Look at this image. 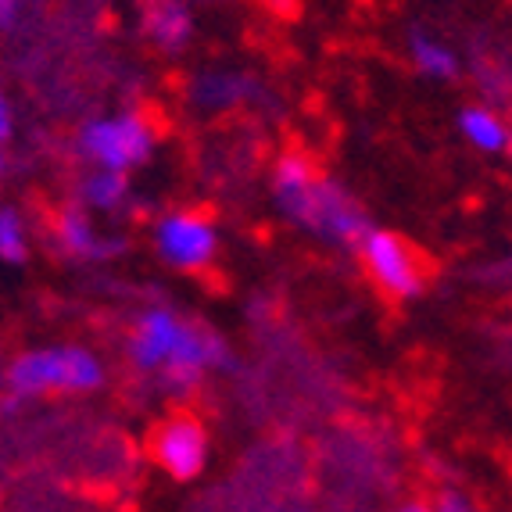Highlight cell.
Segmentation results:
<instances>
[{
  "label": "cell",
  "instance_id": "9c48e42d",
  "mask_svg": "<svg viewBox=\"0 0 512 512\" xmlns=\"http://www.w3.org/2000/svg\"><path fill=\"white\" fill-rule=\"evenodd\" d=\"M459 133L462 140L480 154H505L512 151V129L509 122L487 104H470L459 111Z\"/></svg>",
  "mask_w": 512,
  "mask_h": 512
},
{
  "label": "cell",
  "instance_id": "ba28073f",
  "mask_svg": "<svg viewBox=\"0 0 512 512\" xmlns=\"http://www.w3.org/2000/svg\"><path fill=\"white\" fill-rule=\"evenodd\" d=\"M54 240H58V248L69 258H86V262H94V258H111L122 248V240L101 237V230H97V222H94V212H86L83 205H72L58 215V222H54Z\"/></svg>",
  "mask_w": 512,
  "mask_h": 512
},
{
  "label": "cell",
  "instance_id": "e0dca14e",
  "mask_svg": "<svg viewBox=\"0 0 512 512\" xmlns=\"http://www.w3.org/2000/svg\"><path fill=\"white\" fill-rule=\"evenodd\" d=\"M18 11H22V0H0V29H11L18 22Z\"/></svg>",
  "mask_w": 512,
  "mask_h": 512
},
{
  "label": "cell",
  "instance_id": "ac0fdd59",
  "mask_svg": "<svg viewBox=\"0 0 512 512\" xmlns=\"http://www.w3.org/2000/svg\"><path fill=\"white\" fill-rule=\"evenodd\" d=\"M391 512H437V509H434V502H423V498H409V502L394 505Z\"/></svg>",
  "mask_w": 512,
  "mask_h": 512
},
{
  "label": "cell",
  "instance_id": "9a60e30c",
  "mask_svg": "<svg viewBox=\"0 0 512 512\" xmlns=\"http://www.w3.org/2000/svg\"><path fill=\"white\" fill-rule=\"evenodd\" d=\"M437 512H484L470 495H462V491H444L441 498L434 502Z\"/></svg>",
  "mask_w": 512,
  "mask_h": 512
},
{
  "label": "cell",
  "instance_id": "6da1fadb",
  "mask_svg": "<svg viewBox=\"0 0 512 512\" xmlns=\"http://www.w3.org/2000/svg\"><path fill=\"white\" fill-rule=\"evenodd\" d=\"M126 351L137 373L158 376L172 394H190L208 373H219L230 362V351L212 330L190 323L165 305L140 312L129 330Z\"/></svg>",
  "mask_w": 512,
  "mask_h": 512
},
{
  "label": "cell",
  "instance_id": "7a4b0ae2",
  "mask_svg": "<svg viewBox=\"0 0 512 512\" xmlns=\"http://www.w3.org/2000/svg\"><path fill=\"white\" fill-rule=\"evenodd\" d=\"M273 201L298 230L326 240V244H359L369 230L359 201L333 180L319 176L305 158L291 154L273 172Z\"/></svg>",
  "mask_w": 512,
  "mask_h": 512
},
{
  "label": "cell",
  "instance_id": "8992f818",
  "mask_svg": "<svg viewBox=\"0 0 512 512\" xmlns=\"http://www.w3.org/2000/svg\"><path fill=\"white\" fill-rule=\"evenodd\" d=\"M355 248H359L362 269L369 273V280H373L387 298L412 301L423 294L427 276H423V262H419V255L409 248V240H402L391 230L369 226Z\"/></svg>",
  "mask_w": 512,
  "mask_h": 512
},
{
  "label": "cell",
  "instance_id": "8fae6325",
  "mask_svg": "<svg viewBox=\"0 0 512 512\" xmlns=\"http://www.w3.org/2000/svg\"><path fill=\"white\" fill-rule=\"evenodd\" d=\"M147 36L162 51H183L194 36V15L183 8L180 0H158L147 11Z\"/></svg>",
  "mask_w": 512,
  "mask_h": 512
},
{
  "label": "cell",
  "instance_id": "7c38bea8",
  "mask_svg": "<svg viewBox=\"0 0 512 512\" xmlns=\"http://www.w3.org/2000/svg\"><path fill=\"white\" fill-rule=\"evenodd\" d=\"M409 58L416 65L419 76L434 79V83H452L455 76L462 72V61L455 54L452 43L437 40L430 33H412L409 36Z\"/></svg>",
  "mask_w": 512,
  "mask_h": 512
},
{
  "label": "cell",
  "instance_id": "4fadbf2b",
  "mask_svg": "<svg viewBox=\"0 0 512 512\" xmlns=\"http://www.w3.org/2000/svg\"><path fill=\"white\" fill-rule=\"evenodd\" d=\"M79 201H83L86 212H119L129 201V180L122 172H104L90 169L86 180L79 183Z\"/></svg>",
  "mask_w": 512,
  "mask_h": 512
},
{
  "label": "cell",
  "instance_id": "2e32d148",
  "mask_svg": "<svg viewBox=\"0 0 512 512\" xmlns=\"http://www.w3.org/2000/svg\"><path fill=\"white\" fill-rule=\"evenodd\" d=\"M8 133H11V104L4 97V90H0V172H4V140H8Z\"/></svg>",
  "mask_w": 512,
  "mask_h": 512
},
{
  "label": "cell",
  "instance_id": "30bf717a",
  "mask_svg": "<svg viewBox=\"0 0 512 512\" xmlns=\"http://www.w3.org/2000/svg\"><path fill=\"white\" fill-rule=\"evenodd\" d=\"M255 94V79L240 72H205L194 79V101L205 111H230Z\"/></svg>",
  "mask_w": 512,
  "mask_h": 512
},
{
  "label": "cell",
  "instance_id": "52a82bcc",
  "mask_svg": "<svg viewBox=\"0 0 512 512\" xmlns=\"http://www.w3.org/2000/svg\"><path fill=\"white\" fill-rule=\"evenodd\" d=\"M151 455L158 462V470L165 477L180 480H197L208 470V455H212V441L201 419L194 416H172L151 437Z\"/></svg>",
  "mask_w": 512,
  "mask_h": 512
},
{
  "label": "cell",
  "instance_id": "5b68a950",
  "mask_svg": "<svg viewBox=\"0 0 512 512\" xmlns=\"http://www.w3.org/2000/svg\"><path fill=\"white\" fill-rule=\"evenodd\" d=\"M151 244L154 255L162 258L169 269L201 273L219 255V230H215V222L208 215L176 208V212H165L154 219Z\"/></svg>",
  "mask_w": 512,
  "mask_h": 512
},
{
  "label": "cell",
  "instance_id": "277c9868",
  "mask_svg": "<svg viewBox=\"0 0 512 512\" xmlns=\"http://www.w3.org/2000/svg\"><path fill=\"white\" fill-rule=\"evenodd\" d=\"M151 151H154V129L140 111L101 115V119H90L79 129V154L94 169L129 176V172L140 169L151 158Z\"/></svg>",
  "mask_w": 512,
  "mask_h": 512
},
{
  "label": "cell",
  "instance_id": "3957f363",
  "mask_svg": "<svg viewBox=\"0 0 512 512\" xmlns=\"http://www.w3.org/2000/svg\"><path fill=\"white\" fill-rule=\"evenodd\" d=\"M104 362L83 344H47L22 351L8 369L11 398H43V394H90L104 384Z\"/></svg>",
  "mask_w": 512,
  "mask_h": 512
},
{
  "label": "cell",
  "instance_id": "5bb4252c",
  "mask_svg": "<svg viewBox=\"0 0 512 512\" xmlns=\"http://www.w3.org/2000/svg\"><path fill=\"white\" fill-rule=\"evenodd\" d=\"M29 255V233L26 219L18 215V208H0V262L18 265Z\"/></svg>",
  "mask_w": 512,
  "mask_h": 512
}]
</instances>
